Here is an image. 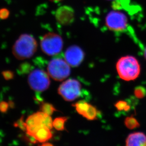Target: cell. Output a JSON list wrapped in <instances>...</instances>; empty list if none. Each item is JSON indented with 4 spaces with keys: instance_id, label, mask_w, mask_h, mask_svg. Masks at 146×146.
Here are the masks:
<instances>
[{
    "instance_id": "obj_12",
    "label": "cell",
    "mask_w": 146,
    "mask_h": 146,
    "mask_svg": "<svg viewBox=\"0 0 146 146\" xmlns=\"http://www.w3.org/2000/svg\"><path fill=\"white\" fill-rule=\"evenodd\" d=\"M50 130L47 127H40L29 136L33 137L37 142L45 143L52 137V133Z\"/></svg>"
},
{
    "instance_id": "obj_26",
    "label": "cell",
    "mask_w": 146,
    "mask_h": 146,
    "mask_svg": "<svg viewBox=\"0 0 146 146\" xmlns=\"http://www.w3.org/2000/svg\"><path fill=\"white\" fill-rule=\"evenodd\" d=\"M108 1H112V0H108ZM112 1H115V0H112Z\"/></svg>"
},
{
    "instance_id": "obj_14",
    "label": "cell",
    "mask_w": 146,
    "mask_h": 146,
    "mask_svg": "<svg viewBox=\"0 0 146 146\" xmlns=\"http://www.w3.org/2000/svg\"><path fill=\"white\" fill-rule=\"evenodd\" d=\"M66 117H57L53 121V127L59 131L65 130V123L68 120Z\"/></svg>"
},
{
    "instance_id": "obj_23",
    "label": "cell",
    "mask_w": 146,
    "mask_h": 146,
    "mask_svg": "<svg viewBox=\"0 0 146 146\" xmlns=\"http://www.w3.org/2000/svg\"><path fill=\"white\" fill-rule=\"evenodd\" d=\"M48 145H50V146H52V144H51L50 143H47L46 142H45V143H43L42 146H48Z\"/></svg>"
},
{
    "instance_id": "obj_7",
    "label": "cell",
    "mask_w": 146,
    "mask_h": 146,
    "mask_svg": "<svg viewBox=\"0 0 146 146\" xmlns=\"http://www.w3.org/2000/svg\"><path fill=\"white\" fill-rule=\"evenodd\" d=\"M81 85L75 79H68L61 84L58 89V94L66 101H73L80 96Z\"/></svg>"
},
{
    "instance_id": "obj_22",
    "label": "cell",
    "mask_w": 146,
    "mask_h": 146,
    "mask_svg": "<svg viewBox=\"0 0 146 146\" xmlns=\"http://www.w3.org/2000/svg\"><path fill=\"white\" fill-rule=\"evenodd\" d=\"M9 104L5 101L0 102V112L1 113H5L8 109Z\"/></svg>"
},
{
    "instance_id": "obj_18",
    "label": "cell",
    "mask_w": 146,
    "mask_h": 146,
    "mask_svg": "<svg viewBox=\"0 0 146 146\" xmlns=\"http://www.w3.org/2000/svg\"><path fill=\"white\" fill-rule=\"evenodd\" d=\"M115 106L118 111H128L130 109V106L128 105L127 102L124 101H119L115 104Z\"/></svg>"
},
{
    "instance_id": "obj_11",
    "label": "cell",
    "mask_w": 146,
    "mask_h": 146,
    "mask_svg": "<svg viewBox=\"0 0 146 146\" xmlns=\"http://www.w3.org/2000/svg\"><path fill=\"white\" fill-rule=\"evenodd\" d=\"M125 142L127 146H146V135L143 132H134L129 135Z\"/></svg>"
},
{
    "instance_id": "obj_3",
    "label": "cell",
    "mask_w": 146,
    "mask_h": 146,
    "mask_svg": "<svg viewBox=\"0 0 146 146\" xmlns=\"http://www.w3.org/2000/svg\"><path fill=\"white\" fill-rule=\"evenodd\" d=\"M42 51L49 56L57 55L62 51L63 41L60 36L50 32L44 35L40 41Z\"/></svg>"
},
{
    "instance_id": "obj_17",
    "label": "cell",
    "mask_w": 146,
    "mask_h": 146,
    "mask_svg": "<svg viewBox=\"0 0 146 146\" xmlns=\"http://www.w3.org/2000/svg\"><path fill=\"white\" fill-rule=\"evenodd\" d=\"M40 110L42 112L51 116L54 112L57 111L52 105L48 103H43L40 106Z\"/></svg>"
},
{
    "instance_id": "obj_10",
    "label": "cell",
    "mask_w": 146,
    "mask_h": 146,
    "mask_svg": "<svg viewBox=\"0 0 146 146\" xmlns=\"http://www.w3.org/2000/svg\"><path fill=\"white\" fill-rule=\"evenodd\" d=\"M56 19L58 23L64 26L70 25L74 21L75 13L72 7L63 5L59 7L55 13Z\"/></svg>"
},
{
    "instance_id": "obj_25",
    "label": "cell",
    "mask_w": 146,
    "mask_h": 146,
    "mask_svg": "<svg viewBox=\"0 0 146 146\" xmlns=\"http://www.w3.org/2000/svg\"><path fill=\"white\" fill-rule=\"evenodd\" d=\"M51 1H61V0H51Z\"/></svg>"
},
{
    "instance_id": "obj_6",
    "label": "cell",
    "mask_w": 146,
    "mask_h": 146,
    "mask_svg": "<svg viewBox=\"0 0 146 146\" xmlns=\"http://www.w3.org/2000/svg\"><path fill=\"white\" fill-rule=\"evenodd\" d=\"M48 73L40 69L32 71L28 77V83L32 90L37 92H43L47 90L50 84Z\"/></svg>"
},
{
    "instance_id": "obj_16",
    "label": "cell",
    "mask_w": 146,
    "mask_h": 146,
    "mask_svg": "<svg viewBox=\"0 0 146 146\" xmlns=\"http://www.w3.org/2000/svg\"><path fill=\"white\" fill-rule=\"evenodd\" d=\"M124 124L127 128L131 130L137 128L140 126L139 121L133 116L126 118L124 121Z\"/></svg>"
},
{
    "instance_id": "obj_13",
    "label": "cell",
    "mask_w": 146,
    "mask_h": 146,
    "mask_svg": "<svg viewBox=\"0 0 146 146\" xmlns=\"http://www.w3.org/2000/svg\"><path fill=\"white\" fill-rule=\"evenodd\" d=\"M90 105V104L85 101L82 100L79 101L74 104L73 106L76 108V112L83 116L86 112H87V110L89 108Z\"/></svg>"
},
{
    "instance_id": "obj_19",
    "label": "cell",
    "mask_w": 146,
    "mask_h": 146,
    "mask_svg": "<svg viewBox=\"0 0 146 146\" xmlns=\"http://www.w3.org/2000/svg\"><path fill=\"white\" fill-rule=\"evenodd\" d=\"M146 94V90L144 87L140 86L135 88L134 95L138 98H142L145 97Z\"/></svg>"
},
{
    "instance_id": "obj_15",
    "label": "cell",
    "mask_w": 146,
    "mask_h": 146,
    "mask_svg": "<svg viewBox=\"0 0 146 146\" xmlns=\"http://www.w3.org/2000/svg\"><path fill=\"white\" fill-rule=\"evenodd\" d=\"M98 115V111L96 108L92 105H90L89 108L87 110L83 117L86 119L87 120L92 121L96 120Z\"/></svg>"
},
{
    "instance_id": "obj_4",
    "label": "cell",
    "mask_w": 146,
    "mask_h": 146,
    "mask_svg": "<svg viewBox=\"0 0 146 146\" xmlns=\"http://www.w3.org/2000/svg\"><path fill=\"white\" fill-rule=\"evenodd\" d=\"M47 71L50 77L54 80L62 81L70 74V66L65 60L54 58L48 64Z\"/></svg>"
},
{
    "instance_id": "obj_8",
    "label": "cell",
    "mask_w": 146,
    "mask_h": 146,
    "mask_svg": "<svg viewBox=\"0 0 146 146\" xmlns=\"http://www.w3.org/2000/svg\"><path fill=\"white\" fill-rule=\"evenodd\" d=\"M105 24L108 29L115 32H121L127 29L128 19L125 14L121 11H113L106 16Z\"/></svg>"
},
{
    "instance_id": "obj_2",
    "label": "cell",
    "mask_w": 146,
    "mask_h": 146,
    "mask_svg": "<svg viewBox=\"0 0 146 146\" xmlns=\"http://www.w3.org/2000/svg\"><path fill=\"white\" fill-rule=\"evenodd\" d=\"M116 69L120 78L125 81L135 80L141 72L139 62L132 56H126L120 58L116 64Z\"/></svg>"
},
{
    "instance_id": "obj_5",
    "label": "cell",
    "mask_w": 146,
    "mask_h": 146,
    "mask_svg": "<svg viewBox=\"0 0 146 146\" xmlns=\"http://www.w3.org/2000/svg\"><path fill=\"white\" fill-rule=\"evenodd\" d=\"M27 134L31 135L36 129L41 127L52 128L53 121L50 115L44 112H38L28 117L25 121Z\"/></svg>"
},
{
    "instance_id": "obj_9",
    "label": "cell",
    "mask_w": 146,
    "mask_h": 146,
    "mask_svg": "<svg viewBox=\"0 0 146 146\" xmlns=\"http://www.w3.org/2000/svg\"><path fill=\"white\" fill-rule=\"evenodd\" d=\"M84 57L83 50L76 45L70 46L65 52V60L72 67L78 66L83 62Z\"/></svg>"
},
{
    "instance_id": "obj_1",
    "label": "cell",
    "mask_w": 146,
    "mask_h": 146,
    "mask_svg": "<svg viewBox=\"0 0 146 146\" xmlns=\"http://www.w3.org/2000/svg\"><path fill=\"white\" fill-rule=\"evenodd\" d=\"M37 42L33 36L24 34L19 36L13 47V53L15 58L19 60L31 57L36 52Z\"/></svg>"
},
{
    "instance_id": "obj_24",
    "label": "cell",
    "mask_w": 146,
    "mask_h": 146,
    "mask_svg": "<svg viewBox=\"0 0 146 146\" xmlns=\"http://www.w3.org/2000/svg\"><path fill=\"white\" fill-rule=\"evenodd\" d=\"M144 57H145V59H146V47L144 50Z\"/></svg>"
},
{
    "instance_id": "obj_20",
    "label": "cell",
    "mask_w": 146,
    "mask_h": 146,
    "mask_svg": "<svg viewBox=\"0 0 146 146\" xmlns=\"http://www.w3.org/2000/svg\"><path fill=\"white\" fill-rule=\"evenodd\" d=\"M2 74L6 80H10L13 78L14 74L13 72L10 70H5L2 72Z\"/></svg>"
},
{
    "instance_id": "obj_21",
    "label": "cell",
    "mask_w": 146,
    "mask_h": 146,
    "mask_svg": "<svg viewBox=\"0 0 146 146\" xmlns=\"http://www.w3.org/2000/svg\"><path fill=\"white\" fill-rule=\"evenodd\" d=\"M10 13L7 9L3 8L0 10V19H5L8 18Z\"/></svg>"
}]
</instances>
